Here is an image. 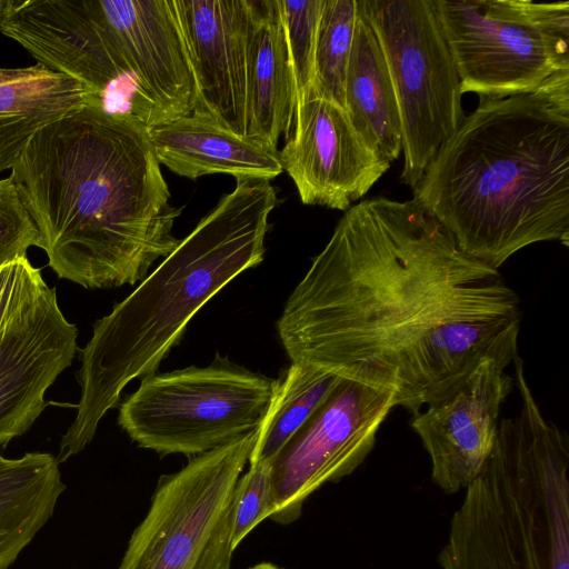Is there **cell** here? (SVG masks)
I'll list each match as a JSON object with an SVG mask.
<instances>
[{
  "mask_svg": "<svg viewBox=\"0 0 569 569\" xmlns=\"http://www.w3.org/2000/svg\"><path fill=\"white\" fill-rule=\"evenodd\" d=\"M519 298L417 200L339 219L277 321L291 362L395 392L412 416L483 358L518 356Z\"/></svg>",
  "mask_w": 569,
  "mask_h": 569,
  "instance_id": "cell-1",
  "label": "cell"
},
{
  "mask_svg": "<svg viewBox=\"0 0 569 569\" xmlns=\"http://www.w3.org/2000/svg\"><path fill=\"white\" fill-rule=\"evenodd\" d=\"M247 139L277 149L291 128L293 72L278 0H248Z\"/></svg>",
  "mask_w": 569,
  "mask_h": 569,
  "instance_id": "cell-16",
  "label": "cell"
},
{
  "mask_svg": "<svg viewBox=\"0 0 569 569\" xmlns=\"http://www.w3.org/2000/svg\"><path fill=\"white\" fill-rule=\"evenodd\" d=\"M196 84L193 112L247 138L248 0H173Z\"/></svg>",
  "mask_w": 569,
  "mask_h": 569,
  "instance_id": "cell-15",
  "label": "cell"
},
{
  "mask_svg": "<svg viewBox=\"0 0 569 569\" xmlns=\"http://www.w3.org/2000/svg\"><path fill=\"white\" fill-rule=\"evenodd\" d=\"M11 176L49 266L87 289L141 281L179 242L147 130L94 103L41 128Z\"/></svg>",
  "mask_w": 569,
  "mask_h": 569,
  "instance_id": "cell-2",
  "label": "cell"
},
{
  "mask_svg": "<svg viewBox=\"0 0 569 569\" xmlns=\"http://www.w3.org/2000/svg\"><path fill=\"white\" fill-rule=\"evenodd\" d=\"M468 256L498 269L538 242L569 246V108L535 92L480 98L412 189Z\"/></svg>",
  "mask_w": 569,
  "mask_h": 569,
  "instance_id": "cell-3",
  "label": "cell"
},
{
  "mask_svg": "<svg viewBox=\"0 0 569 569\" xmlns=\"http://www.w3.org/2000/svg\"><path fill=\"white\" fill-rule=\"evenodd\" d=\"M270 461L249 463L238 479L233 496V549L263 519L271 515Z\"/></svg>",
  "mask_w": 569,
  "mask_h": 569,
  "instance_id": "cell-25",
  "label": "cell"
},
{
  "mask_svg": "<svg viewBox=\"0 0 569 569\" xmlns=\"http://www.w3.org/2000/svg\"><path fill=\"white\" fill-rule=\"evenodd\" d=\"M33 246L41 248V237L10 174L0 179V268L27 258Z\"/></svg>",
  "mask_w": 569,
  "mask_h": 569,
  "instance_id": "cell-24",
  "label": "cell"
},
{
  "mask_svg": "<svg viewBox=\"0 0 569 569\" xmlns=\"http://www.w3.org/2000/svg\"><path fill=\"white\" fill-rule=\"evenodd\" d=\"M521 407L465 489L441 569H569V440L539 409L521 367Z\"/></svg>",
  "mask_w": 569,
  "mask_h": 569,
  "instance_id": "cell-6",
  "label": "cell"
},
{
  "mask_svg": "<svg viewBox=\"0 0 569 569\" xmlns=\"http://www.w3.org/2000/svg\"><path fill=\"white\" fill-rule=\"evenodd\" d=\"M358 0H323L315 47L313 89L345 109V83Z\"/></svg>",
  "mask_w": 569,
  "mask_h": 569,
  "instance_id": "cell-22",
  "label": "cell"
},
{
  "mask_svg": "<svg viewBox=\"0 0 569 569\" xmlns=\"http://www.w3.org/2000/svg\"><path fill=\"white\" fill-rule=\"evenodd\" d=\"M158 162L189 179L212 173L271 180L282 171L279 152L192 112L147 131Z\"/></svg>",
  "mask_w": 569,
  "mask_h": 569,
  "instance_id": "cell-17",
  "label": "cell"
},
{
  "mask_svg": "<svg viewBox=\"0 0 569 569\" xmlns=\"http://www.w3.org/2000/svg\"><path fill=\"white\" fill-rule=\"evenodd\" d=\"M512 361L487 357L452 389L412 416L410 426L430 457L432 481L446 493L466 489L496 443L502 403L513 388Z\"/></svg>",
  "mask_w": 569,
  "mask_h": 569,
  "instance_id": "cell-13",
  "label": "cell"
},
{
  "mask_svg": "<svg viewBox=\"0 0 569 569\" xmlns=\"http://www.w3.org/2000/svg\"><path fill=\"white\" fill-rule=\"evenodd\" d=\"M340 379L328 370L291 362L277 379L248 462L270 461L327 399Z\"/></svg>",
  "mask_w": 569,
  "mask_h": 569,
  "instance_id": "cell-21",
  "label": "cell"
},
{
  "mask_svg": "<svg viewBox=\"0 0 569 569\" xmlns=\"http://www.w3.org/2000/svg\"><path fill=\"white\" fill-rule=\"evenodd\" d=\"M257 430L160 477L119 569H230L234 488Z\"/></svg>",
  "mask_w": 569,
  "mask_h": 569,
  "instance_id": "cell-9",
  "label": "cell"
},
{
  "mask_svg": "<svg viewBox=\"0 0 569 569\" xmlns=\"http://www.w3.org/2000/svg\"><path fill=\"white\" fill-rule=\"evenodd\" d=\"M276 203L270 180L237 178L236 188L128 297L96 321L80 351V401L61 439L58 462L91 442L100 420L119 403L129 382L156 373L209 300L262 262Z\"/></svg>",
  "mask_w": 569,
  "mask_h": 569,
  "instance_id": "cell-4",
  "label": "cell"
},
{
  "mask_svg": "<svg viewBox=\"0 0 569 569\" xmlns=\"http://www.w3.org/2000/svg\"><path fill=\"white\" fill-rule=\"evenodd\" d=\"M461 94L535 92L569 70V1L433 0Z\"/></svg>",
  "mask_w": 569,
  "mask_h": 569,
  "instance_id": "cell-8",
  "label": "cell"
},
{
  "mask_svg": "<svg viewBox=\"0 0 569 569\" xmlns=\"http://www.w3.org/2000/svg\"><path fill=\"white\" fill-rule=\"evenodd\" d=\"M88 103L97 104L82 83L39 62L0 68V173L41 128Z\"/></svg>",
  "mask_w": 569,
  "mask_h": 569,
  "instance_id": "cell-18",
  "label": "cell"
},
{
  "mask_svg": "<svg viewBox=\"0 0 569 569\" xmlns=\"http://www.w3.org/2000/svg\"><path fill=\"white\" fill-rule=\"evenodd\" d=\"M382 50L396 96L403 167L413 189L465 118L460 81L433 0H359Z\"/></svg>",
  "mask_w": 569,
  "mask_h": 569,
  "instance_id": "cell-10",
  "label": "cell"
},
{
  "mask_svg": "<svg viewBox=\"0 0 569 569\" xmlns=\"http://www.w3.org/2000/svg\"><path fill=\"white\" fill-rule=\"evenodd\" d=\"M395 392L341 378L327 399L270 460V519L297 520L307 498L352 473L376 443Z\"/></svg>",
  "mask_w": 569,
  "mask_h": 569,
  "instance_id": "cell-11",
  "label": "cell"
},
{
  "mask_svg": "<svg viewBox=\"0 0 569 569\" xmlns=\"http://www.w3.org/2000/svg\"><path fill=\"white\" fill-rule=\"evenodd\" d=\"M278 2L297 99L313 87L316 37L323 0H278Z\"/></svg>",
  "mask_w": 569,
  "mask_h": 569,
  "instance_id": "cell-23",
  "label": "cell"
},
{
  "mask_svg": "<svg viewBox=\"0 0 569 569\" xmlns=\"http://www.w3.org/2000/svg\"><path fill=\"white\" fill-rule=\"evenodd\" d=\"M11 3H12V0H0V22L2 21L3 17L8 12Z\"/></svg>",
  "mask_w": 569,
  "mask_h": 569,
  "instance_id": "cell-27",
  "label": "cell"
},
{
  "mask_svg": "<svg viewBox=\"0 0 569 569\" xmlns=\"http://www.w3.org/2000/svg\"><path fill=\"white\" fill-rule=\"evenodd\" d=\"M276 385L217 355L206 367L143 377L120 403L118 423L141 448L190 458L257 430Z\"/></svg>",
  "mask_w": 569,
  "mask_h": 569,
  "instance_id": "cell-7",
  "label": "cell"
},
{
  "mask_svg": "<svg viewBox=\"0 0 569 569\" xmlns=\"http://www.w3.org/2000/svg\"><path fill=\"white\" fill-rule=\"evenodd\" d=\"M291 126L279 158L305 204L347 211L390 168L346 110L313 88L296 99Z\"/></svg>",
  "mask_w": 569,
  "mask_h": 569,
  "instance_id": "cell-12",
  "label": "cell"
},
{
  "mask_svg": "<svg viewBox=\"0 0 569 569\" xmlns=\"http://www.w3.org/2000/svg\"><path fill=\"white\" fill-rule=\"evenodd\" d=\"M48 284L40 269L22 258L0 268V331Z\"/></svg>",
  "mask_w": 569,
  "mask_h": 569,
  "instance_id": "cell-26",
  "label": "cell"
},
{
  "mask_svg": "<svg viewBox=\"0 0 569 569\" xmlns=\"http://www.w3.org/2000/svg\"><path fill=\"white\" fill-rule=\"evenodd\" d=\"M66 486L47 452L0 453V569L11 566L51 518Z\"/></svg>",
  "mask_w": 569,
  "mask_h": 569,
  "instance_id": "cell-20",
  "label": "cell"
},
{
  "mask_svg": "<svg viewBox=\"0 0 569 569\" xmlns=\"http://www.w3.org/2000/svg\"><path fill=\"white\" fill-rule=\"evenodd\" d=\"M0 31L147 131L193 112L194 78L173 0H14Z\"/></svg>",
  "mask_w": 569,
  "mask_h": 569,
  "instance_id": "cell-5",
  "label": "cell"
},
{
  "mask_svg": "<svg viewBox=\"0 0 569 569\" xmlns=\"http://www.w3.org/2000/svg\"><path fill=\"white\" fill-rule=\"evenodd\" d=\"M249 569H282L271 562H261L253 567H250Z\"/></svg>",
  "mask_w": 569,
  "mask_h": 569,
  "instance_id": "cell-28",
  "label": "cell"
},
{
  "mask_svg": "<svg viewBox=\"0 0 569 569\" xmlns=\"http://www.w3.org/2000/svg\"><path fill=\"white\" fill-rule=\"evenodd\" d=\"M345 110L355 129L388 162L398 159L402 143L396 96L379 41L359 0L346 73Z\"/></svg>",
  "mask_w": 569,
  "mask_h": 569,
  "instance_id": "cell-19",
  "label": "cell"
},
{
  "mask_svg": "<svg viewBox=\"0 0 569 569\" xmlns=\"http://www.w3.org/2000/svg\"><path fill=\"white\" fill-rule=\"evenodd\" d=\"M77 337L48 286L0 331V446L24 433L50 403L46 391L72 363Z\"/></svg>",
  "mask_w": 569,
  "mask_h": 569,
  "instance_id": "cell-14",
  "label": "cell"
}]
</instances>
